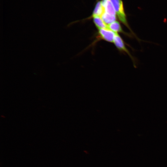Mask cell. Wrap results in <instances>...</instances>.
<instances>
[{"label":"cell","instance_id":"6da1fadb","mask_svg":"<svg viewBox=\"0 0 167 167\" xmlns=\"http://www.w3.org/2000/svg\"><path fill=\"white\" fill-rule=\"evenodd\" d=\"M113 4L116 15L120 21L133 34L130 28L126 19V15L125 12L123 3L122 0H109Z\"/></svg>","mask_w":167,"mask_h":167},{"label":"cell","instance_id":"7a4b0ae2","mask_svg":"<svg viewBox=\"0 0 167 167\" xmlns=\"http://www.w3.org/2000/svg\"><path fill=\"white\" fill-rule=\"evenodd\" d=\"M115 32V35L113 41L114 44L118 50L121 51H124L129 55L134 63V66H135L134 58L126 47L122 39L118 32Z\"/></svg>","mask_w":167,"mask_h":167},{"label":"cell","instance_id":"3957f363","mask_svg":"<svg viewBox=\"0 0 167 167\" xmlns=\"http://www.w3.org/2000/svg\"><path fill=\"white\" fill-rule=\"evenodd\" d=\"M99 36L101 39L108 42H113L115 32L109 29H99Z\"/></svg>","mask_w":167,"mask_h":167},{"label":"cell","instance_id":"277c9868","mask_svg":"<svg viewBox=\"0 0 167 167\" xmlns=\"http://www.w3.org/2000/svg\"><path fill=\"white\" fill-rule=\"evenodd\" d=\"M101 2L104 9L105 12L112 15L116 16L114 7L109 0H101Z\"/></svg>","mask_w":167,"mask_h":167},{"label":"cell","instance_id":"5b68a950","mask_svg":"<svg viewBox=\"0 0 167 167\" xmlns=\"http://www.w3.org/2000/svg\"><path fill=\"white\" fill-rule=\"evenodd\" d=\"M104 12V9L101 4V2L99 1L96 3L91 16L88 19H90L96 16L101 17Z\"/></svg>","mask_w":167,"mask_h":167},{"label":"cell","instance_id":"8992f818","mask_svg":"<svg viewBox=\"0 0 167 167\" xmlns=\"http://www.w3.org/2000/svg\"><path fill=\"white\" fill-rule=\"evenodd\" d=\"M108 26L109 29L114 32H121L126 35L129 36L128 33H127L122 30L119 23L117 21H115L108 25Z\"/></svg>","mask_w":167,"mask_h":167},{"label":"cell","instance_id":"52a82bcc","mask_svg":"<svg viewBox=\"0 0 167 167\" xmlns=\"http://www.w3.org/2000/svg\"><path fill=\"white\" fill-rule=\"evenodd\" d=\"M92 18L93 22L98 29H109L108 25L104 22L101 17L96 16Z\"/></svg>","mask_w":167,"mask_h":167},{"label":"cell","instance_id":"ba28073f","mask_svg":"<svg viewBox=\"0 0 167 167\" xmlns=\"http://www.w3.org/2000/svg\"><path fill=\"white\" fill-rule=\"evenodd\" d=\"M101 18L104 22L107 25H108L116 21V16L112 15L104 12L101 16Z\"/></svg>","mask_w":167,"mask_h":167}]
</instances>
